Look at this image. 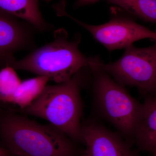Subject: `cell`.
I'll return each mask as SVG.
<instances>
[{
	"label": "cell",
	"instance_id": "obj_1",
	"mask_svg": "<svg viewBox=\"0 0 156 156\" xmlns=\"http://www.w3.org/2000/svg\"><path fill=\"white\" fill-rule=\"evenodd\" d=\"M2 146L18 156H75L69 137L52 125L9 114L0 121Z\"/></svg>",
	"mask_w": 156,
	"mask_h": 156
},
{
	"label": "cell",
	"instance_id": "obj_13",
	"mask_svg": "<svg viewBox=\"0 0 156 156\" xmlns=\"http://www.w3.org/2000/svg\"><path fill=\"white\" fill-rule=\"evenodd\" d=\"M15 70L6 66L0 70V101L12 103L15 91L21 83Z\"/></svg>",
	"mask_w": 156,
	"mask_h": 156
},
{
	"label": "cell",
	"instance_id": "obj_4",
	"mask_svg": "<svg viewBox=\"0 0 156 156\" xmlns=\"http://www.w3.org/2000/svg\"><path fill=\"white\" fill-rule=\"evenodd\" d=\"M97 57H90L88 67L93 76L94 103L99 113L123 135L134 138L143 104L99 66Z\"/></svg>",
	"mask_w": 156,
	"mask_h": 156
},
{
	"label": "cell",
	"instance_id": "obj_17",
	"mask_svg": "<svg viewBox=\"0 0 156 156\" xmlns=\"http://www.w3.org/2000/svg\"><path fill=\"white\" fill-rule=\"evenodd\" d=\"M11 156H18L14 155L11 154Z\"/></svg>",
	"mask_w": 156,
	"mask_h": 156
},
{
	"label": "cell",
	"instance_id": "obj_6",
	"mask_svg": "<svg viewBox=\"0 0 156 156\" xmlns=\"http://www.w3.org/2000/svg\"><path fill=\"white\" fill-rule=\"evenodd\" d=\"M64 17L73 20L92 34L108 51L125 49L134 42L144 39L156 41V31L135 22L132 18L115 14L108 22L98 25H91L76 19L67 13Z\"/></svg>",
	"mask_w": 156,
	"mask_h": 156
},
{
	"label": "cell",
	"instance_id": "obj_15",
	"mask_svg": "<svg viewBox=\"0 0 156 156\" xmlns=\"http://www.w3.org/2000/svg\"><path fill=\"white\" fill-rule=\"evenodd\" d=\"M0 156H11V154L5 148L0 145Z\"/></svg>",
	"mask_w": 156,
	"mask_h": 156
},
{
	"label": "cell",
	"instance_id": "obj_2",
	"mask_svg": "<svg viewBox=\"0 0 156 156\" xmlns=\"http://www.w3.org/2000/svg\"><path fill=\"white\" fill-rule=\"evenodd\" d=\"M81 35L69 38L63 28L55 31L52 42L35 50L22 59L12 61L9 66L44 76L56 84L66 82L89 66L87 58L80 50Z\"/></svg>",
	"mask_w": 156,
	"mask_h": 156
},
{
	"label": "cell",
	"instance_id": "obj_11",
	"mask_svg": "<svg viewBox=\"0 0 156 156\" xmlns=\"http://www.w3.org/2000/svg\"><path fill=\"white\" fill-rule=\"evenodd\" d=\"M49 80L47 77L38 76L21 81L14 93L12 103L22 110L29 106L41 94Z\"/></svg>",
	"mask_w": 156,
	"mask_h": 156
},
{
	"label": "cell",
	"instance_id": "obj_12",
	"mask_svg": "<svg viewBox=\"0 0 156 156\" xmlns=\"http://www.w3.org/2000/svg\"><path fill=\"white\" fill-rule=\"evenodd\" d=\"M144 22L156 23V0H106Z\"/></svg>",
	"mask_w": 156,
	"mask_h": 156
},
{
	"label": "cell",
	"instance_id": "obj_10",
	"mask_svg": "<svg viewBox=\"0 0 156 156\" xmlns=\"http://www.w3.org/2000/svg\"><path fill=\"white\" fill-rule=\"evenodd\" d=\"M40 0H0V9L25 20L40 30L49 28L39 9Z\"/></svg>",
	"mask_w": 156,
	"mask_h": 156
},
{
	"label": "cell",
	"instance_id": "obj_3",
	"mask_svg": "<svg viewBox=\"0 0 156 156\" xmlns=\"http://www.w3.org/2000/svg\"><path fill=\"white\" fill-rule=\"evenodd\" d=\"M83 69L66 82L47 85L40 96L23 111L47 120L72 140L83 142L80 124Z\"/></svg>",
	"mask_w": 156,
	"mask_h": 156
},
{
	"label": "cell",
	"instance_id": "obj_14",
	"mask_svg": "<svg viewBox=\"0 0 156 156\" xmlns=\"http://www.w3.org/2000/svg\"><path fill=\"white\" fill-rule=\"evenodd\" d=\"M99 1V0H77L75 4V7L76 8H81L95 4Z\"/></svg>",
	"mask_w": 156,
	"mask_h": 156
},
{
	"label": "cell",
	"instance_id": "obj_7",
	"mask_svg": "<svg viewBox=\"0 0 156 156\" xmlns=\"http://www.w3.org/2000/svg\"><path fill=\"white\" fill-rule=\"evenodd\" d=\"M82 132L88 156H137L121 136L97 123L82 126Z\"/></svg>",
	"mask_w": 156,
	"mask_h": 156
},
{
	"label": "cell",
	"instance_id": "obj_8",
	"mask_svg": "<svg viewBox=\"0 0 156 156\" xmlns=\"http://www.w3.org/2000/svg\"><path fill=\"white\" fill-rule=\"evenodd\" d=\"M19 18L0 9V62L9 66L15 60L13 54L30 41V34Z\"/></svg>",
	"mask_w": 156,
	"mask_h": 156
},
{
	"label": "cell",
	"instance_id": "obj_16",
	"mask_svg": "<svg viewBox=\"0 0 156 156\" xmlns=\"http://www.w3.org/2000/svg\"><path fill=\"white\" fill-rule=\"evenodd\" d=\"M81 156H88V155L86 153V152L85 151V152Z\"/></svg>",
	"mask_w": 156,
	"mask_h": 156
},
{
	"label": "cell",
	"instance_id": "obj_5",
	"mask_svg": "<svg viewBox=\"0 0 156 156\" xmlns=\"http://www.w3.org/2000/svg\"><path fill=\"white\" fill-rule=\"evenodd\" d=\"M98 64L121 86L135 87L148 95H156V41L147 48L131 45L117 61L105 64L99 59Z\"/></svg>",
	"mask_w": 156,
	"mask_h": 156
},
{
	"label": "cell",
	"instance_id": "obj_9",
	"mask_svg": "<svg viewBox=\"0 0 156 156\" xmlns=\"http://www.w3.org/2000/svg\"><path fill=\"white\" fill-rule=\"evenodd\" d=\"M142 104L133 139L140 150L156 156V95H148Z\"/></svg>",
	"mask_w": 156,
	"mask_h": 156
}]
</instances>
